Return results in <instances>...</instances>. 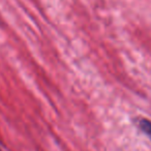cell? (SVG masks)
Here are the masks:
<instances>
[{
    "label": "cell",
    "mask_w": 151,
    "mask_h": 151,
    "mask_svg": "<svg viewBox=\"0 0 151 151\" xmlns=\"http://www.w3.org/2000/svg\"><path fill=\"white\" fill-rule=\"evenodd\" d=\"M139 126L142 129V132L144 134H146L148 136V138L151 140V121H149L147 119H141Z\"/></svg>",
    "instance_id": "cell-1"
},
{
    "label": "cell",
    "mask_w": 151,
    "mask_h": 151,
    "mask_svg": "<svg viewBox=\"0 0 151 151\" xmlns=\"http://www.w3.org/2000/svg\"><path fill=\"white\" fill-rule=\"evenodd\" d=\"M0 151H2V150H1V149H0Z\"/></svg>",
    "instance_id": "cell-2"
}]
</instances>
